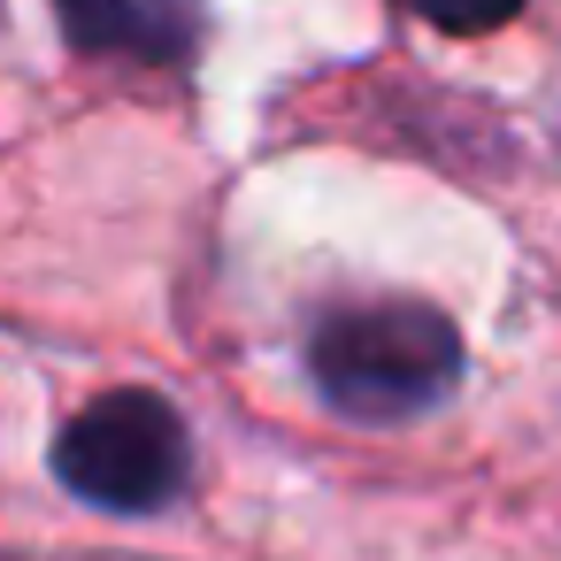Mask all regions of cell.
Returning a JSON list of instances; mask_svg holds the SVG:
<instances>
[{
    "label": "cell",
    "instance_id": "obj_1",
    "mask_svg": "<svg viewBox=\"0 0 561 561\" xmlns=\"http://www.w3.org/2000/svg\"><path fill=\"white\" fill-rule=\"evenodd\" d=\"M308 377L354 423H408L454 392L461 331L423 300H354L316 323Z\"/></svg>",
    "mask_w": 561,
    "mask_h": 561
},
{
    "label": "cell",
    "instance_id": "obj_4",
    "mask_svg": "<svg viewBox=\"0 0 561 561\" xmlns=\"http://www.w3.org/2000/svg\"><path fill=\"white\" fill-rule=\"evenodd\" d=\"M400 9H415L423 24H438V32H461V39H477V32H500L523 0H400Z\"/></svg>",
    "mask_w": 561,
    "mask_h": 561
},
{
    "label": "cell",
    "instance_id": "obj_2",
    "mask_svg": "<svg viewBox=\"0 0 561 561\" xmlns=\"http://www.w3.org/2000/svg\"><path fill=\"white\" fill-rule=\"evenodd\" d=\"M185 469H193V438L162 392H108L78 408L55 438V477L108 515L170 507L185 492Z\"/></svg>",
    "mask_w": 561,
    "mask_h": 561
},
{
    "label": "cell",
    "instance_id": "obj_3",
    "mask_svg": "<svg viewBox=\"0 0 561 561\" xmlns=\"http://www.w3.org/2000/svg\"><path fill=\"white\" fill-rule=\"evenodd\" d=\"M70 47L124 62H185L201 47V0H55Z\"/></svg>",
    "mask_w": 561,
    "mask_h": 561
}]
</instances>
